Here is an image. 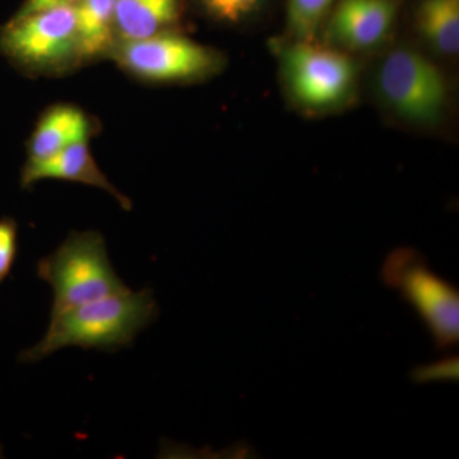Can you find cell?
<instances>
[{
	"mask_svg": "<svg viewBox=\"0 0 459 459\" xmlns=\"http://www.w3.org/2000/svg\"><path fill=\"white\" fill-rule=\"evenodd\" d=\"M398 12V0H337L323 27L332 47L347 53L370 50L391 35Z\"/></svg>",
	"mask_w": 459,
	"mask_h": 459,
	"instance_id": "cell-8",
	"label": "cell"
},
{
	"mask_svg": "<svg viewBox=\"0 0 459 459\" xmlns=\"http://www.w3.org/2000/svg\"><path fill=\"white\" fill-rule=\"evenodd\" d=\"M280 54L287 90L301 108L331 110L351 98L358 83V65L347 51L292 40Z\"/></svg>",
	"mask_w": 459,
	"mask_h": 459,
	"instance_id": "cell-5",
	"label": "cell"
},
{
	"mask_svg": "<svg viewBox=\"0 0 459 459\" xmlns=\"http://www.w3.org/2000/svg\"><path fill=\"white\" fill-rule=\"evenodd\" d=\"M272 0H197L199 9L213 22L241 26L253 22L270 7Z\"/></svg>",
	"mask_w": 459,
	"mask_h": 459,
	"instance_id": "cell-15",
	"label": "cell"
},
{
	"mask_svg": "<svg viewBox=\"0 0 459 459\" xmlns=\"http://www.w3.org/2000/svg\"><path fill=\"white\" fill-rule=\"evenodd\" d=\"M380 279L419 314L437 350H451L459 341V291L431 270L425 255L413 247L392 250Z\"/></svg>",
	"mask_w": 459,
	"mask_h": 459,
	"instance_id": "cell-3",
	"label": "cell"
},
{
	"mask_svg": "<svg viewBox=\"0 0 459 459\" xmlns=\"http://www.w3.org/2000/svg\"><path fill=\"white\" fill-rule=\"evenodd\" d=\"M38 276L53 290L50 316L131 290L115 272L107 240L96 230L72 231L39 261Z\"/></svg>",
	"mask_w": 459,
	"mask_h": 459,
	"instance_id": "cell-2",
	"label": "cell"
},
{
	"mask_svg": "<svg viewBox=\"0 0 459 459\" xmlns=\"http://www.w3.org/2000/svg\"><path fill=\"white\" fill-rule=\"evenodd\" d=\"M117 0H82L75 7L80 65L110 56L117 44L115 8Z\"/></svg>",
	"mask_w": 459,
	"mask_h": 459,
	"instance_id": "cell-12",
	"label": "cell"
},
{
	"mask_svg": "<svg viewBox=\"0 0 459 459\" xmlns=\"http://www.w3.org/2000/svg\"><path fill=\"white\" fill-rule=\"evenodd\" d=\"M3 457V446L2 444H0V458Z\"/></svg>",
	"mask_w": 459,
	"mask_h": 459,
	"instance_id": "cell-19",
	"label": "cell"
},
{
	"mask_svg": "<svg viewBox=\"0 0 459 459\" xmlns=\"http://www.w3.org/2000/svg\"><path fill=\"white\" fill-rule=\"evenodd\" d=\"M377 86L386 108L415 126H435L448 108L449 89L442 69L413 48L389 51L377 69Z\"/></svg>",
	"mask_w": 459,
	"mask_h": 459,
	"instance_id": "cell-4",
	"label": "cell"
},
{
	"mask_svg": "<svg viewBox=\"0 0 459 459\" xmlns=\"http://www.w3.org/2000/svg\"><path fill=\"white\" fill-rule=\"evenodd\" d=\"M18 252V225L11 217L0 219V285L13 270Z\"/></svg>",
	"mask_w": 459,
	"mask_h": 459,
	"instance_id": "cell-16",
	"label": "cell"
},
{
	"mask_svg": "<svg viewBox=\"0 0 459 459\" xmlns=\"http://www.w3.org/2000/svg\"><path fill=\"white\" fill-rule=\"evenodd\" d=\"M415 23L425 42L442 56L459 51V0H419Z\"/></svg>",
	"mask_w": 459,
	"mask_h": 459,
	"instance_id": "cell-13",
	"label": "cell"
},
{
	"mask_svg": "<svg viewBox=\"0 0 459 459\" xmlns=\"http://www.w3.org/2000/svg\"><path fill=\"white\" fill-rule=\"evenodd\" d=\"M336 2L286 0V23L292 40H316Z\"/></svg>",
	"mask_w": 459,
	"mask_h": 459,
	"instance_id": "cell-14",
	"label": "cell"
},
{
	"mask_svg": "<svg viewBox=\"0 0 459 459\" xmlns=\"http://www.w3.org/2000/svg\"><path fill=\"white\" fill-rule=\"evenodd\" d=\"M183 0H117V42L137 41L171 31L179 21Z\"/></svg>",
	"mask_w": 459,
	"mask_h": 459,
	"instance_id": "cell-11",
	"label": "cell"
},
{
	"mask_svg": "<svg viewBox=\"0 0 459 459\" xmlns=\"http://www.w3.org/2000/svg\"><path fill=\"white\" fill-rule=\"evenodd\" d=\"M458 356L449 355L442 360L430 362V364L419 365L411 373L413 382L419 385L431 382H453L458 380Z\"/></svg>",
	"mask_w": 459,
	"mask_h": 459,
	"instance_id": "cell-17",
	"label": "cell"
},
{
	"mask_svg": "<svg viewBox=\"0 0 459 459\" xmlns=\"http://www.w3.org/2000/svg\"><path fill=\"white\" fill-rule=\"evenodd\" d=\"M0 51L35 72L80 65L75 8H56L14 16L0 29Z\"/></svg>",
	"mask_w": 459,
	"mask_h": 459,
	"instance_id": "cell-6",
	"label": "cell"
},
{
	"mask_svg": "<svg viewBox=\"0 0 459 459\" xmlns=\"http://www.w3.org/2000/svg\"><path fill=\"white\" fill-rule=\"evenodd\" d=\"M82 0H25L22 7L14 16L21 17L36 12L49 11L56 8H75Z\"/></svg>",
	"mask_w": 459,
	"mask_h": 459,
	"instance_id": "cell-18",
	"label": "cell"
},
{
	"mask_svg": "<svg viewBox=\"0 0 459 459\" xmlns=\"http://www.w3.org/2000/svg\"><path fill=\"white\" fill-rule=\"evenodd\" d=\"M110 56L124 71L156 83L192 82L213 74L221 65L219 53L172 31L117 42Z\"/></svg>",
	"mask_w": 459,
	"mask_h": 459,
	"instance_id": "cell-7",
	"label": "cell"
},
{
	"mask_svg": "<svg viewBox=\"0 0 459 459\" xmlns=\"http://www.w3.org/2000/svg\"><path fill=\"white\" fill-rule=\"evenodd\" d=\"M159 316L153 291L119 292L50 316L40 342L20 353L18 361L35 364L65 347L117 352L132 346L135 338Z\"/></svg>",
	"mask_w": 459,
	"mask_h": 459,
	"instance_id": "cell-1",
	"label": "cell"
},
{
	"mask_svg": "<svg viewBox=\"0 0 459 459\" xmlns=\"http://www.w3.org/2000/svg\"><path fill=\"white\" fill-rule=\"evenodd\" d=\"M92 132V122L80 108L68 104L51 107L33 129L27 160L45 159L74 144L89 142Z\"/></svg>",
	"mask_w": 459,
	"mask_h": 459,
	"instance_id": "cell-10",
	"label": "cell"
},
{
	"mask_svg": "<svg viewBox=\"0 0 459 459\" xmlns=\"http://www.w3.org/2000/svg\"><path fill=\"white\" fill-rule=\"evenodd\" d=\"M50 179L86 184L105 190L123 210H132L131 199L115 188L96 164L89 142L74 144L45 159L27 160L21 172V186L23 189L31 188L39 181Z\"/></svg>",
	"mask_w": 459,
	"mask_h": 459,
	"instance_id": "cell-9",
	"label": "cell"
}]
</instances>
